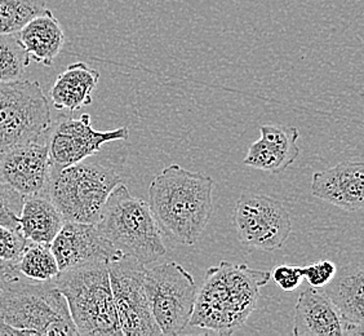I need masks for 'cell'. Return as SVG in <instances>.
Listing matches in <instances>:
<instances>
[{"label":"cell","mask_w":364,"mask_h":336,"mask_svg":"<svg viewBox=\"0 0 364 336\" xmlns=\"http://www.w3.org/2000/svg\"><path fill=\"white\" fill-rule=\"evenodd\" d=\"M52 112L36 80L0 83V152L48 139Z\"/></svg>","instance_id":"cell-7"},{"label":"cell","mask_w":364,"mask_h":336,"mask_svg":"<svg viewBox=\"0 0 364 336\" xmlns=\"http://www.w3.org/2000/svg\"><path fill=\"white\" fill-rule=\"evenodd\" d=\"M25 196L18 191L0 182V225L11 229H18V220L21 215Z\"/></svg>","instance_id":"cell-24"},{"label":"cell","mask_w":364,"mask_h":336,"mask_svg":"<svg viewBox=\"0 0 364 336\" xmlns=\"http://www.w3.org/2000/svg\"><path fill=\"white\" fill-rule=\"evenodd\" d=\"M213 184L210 176L180 164L155 176L147 204L161 231L180 245H196L212 217Z\"/></svg>","instance_id":"cell-1"},{"label":"cell","mask_w":364,"mask_h":336,"mask_svg":"<svg viewBox=\"0 0 364 336\" xmlns=\"http://www.w3.org/2000/svg\"><path fill=\"white\" fill-rule=\"evenodd\" d=\"M259 133L261 137L250 147L243 164L274 175L284 172L300 155L299 130L296 127L264 125L259 127Z\"/></svg>","instance_id":"cell-16"},{"label":"cell","mask_w":364,"mask_h":336,"mask_svg":"<svg viewBox=\"0 0 364 336\" xmlns=\"http://www.w3.org/2000/svg\"><path fill=\"white\" fill-rule=\"evenodd\" d=\"M28 242L21 231L0 225V261L16 266Z\"/></svg>","instance_id":"cell-25"},{"label":"cell","mask_w":364,"mask_h":336,"mask_svg":"<svg viewBox=\"0 0 364 336\" xmlns=\"http://www.w3.org/2000/svg\"><path fill=\"white\" fill-rule=\"evenodd\" d=\"M0 154H1V152H0Z\"/></svg>","instance_id":"cell-29"},{"label":"cell","mask_w":364,"mask_h":336,"mask_svg":"<svg viewBox=\"0 0 364 336\" xmlns=\"http://www.w3.org/2000/svg\"><path fill=\"white\" fill-rule=\"evenodd\" d=\"M20 273L34 280H53L60 274L56 258L50 245L28 242L16 263Z\"/></svg>","instance_id":"cell-21"},{"label":"cell","mask_w":364,"mask_h":336,"mask_svg":"<svg viewBox=\"0 0 364 336\" xmlns=\"http://www.w3.org/2000/svg\"><path fill=\"white\" fill-rule=\"evenodd\" d=\"M294 336H362L345 322L328 296L316 288L304 290L294 308Z\"/></svg>","instance_id":"cell-15"},{"label":"cell","mask_w":364,"mask_h":336,"mask_svg":"<svg viewBox=\"0 0 364 336\" xmlns=\"http://www.w3.org/2000/svg\"><path fill=\"white\" fill-rule=\"evenodd\" d=\"M49 174L48 139L17 145L0 154V182L23 196L46 193Z\"/></svg>","instance_id":"cell-12"},{"label":"cell","mask_w":364,"mask_h":336,"mask_svg":"<svg viewBox=\"0 0 364 336\" xmlns=\"http://www.w3.org/2000/svg\"><path fill=\"white\" fill-rule=\"evenodd\" d=\"M30 65V56L17 33L0 34V83L21 80Z\"/></svg>","instance_id":"cell-22"},{"label":"cell","mask_w":364,"mask_h":336,"mask_svg":"<svg viewBox=\"0 0 364 336\" xmlns=\"http://www.w3.org/2000/svg\"><path fill=\"white\" fill-rule=\"evenodd\" d=\"M232 219L240 243L261 251L279 250L292 231V220L286 206L265 194L243 193L235 204Z\"/></svg>","instance_id":"cell-10"},{"label":"cell","mask_w":364,"mask_h":336,"mask_svg":"<svg viewBox=\"0 0 364 336\" xmlns=\"http://www.w3.org/2000/svg\"><path fill=\"white\" fill-rule=\"evenodd\" d=\"M50 250L60 272L91 263H107L123 255L104 238L96 224L77 221L63 223L50 242Z\"/></svg>","instance_id":"cell-13"},{"label":"cell","mask_w":364,"mask_h":336,"mask_svg":"<svg viewBox=\"0 0 364 336\" xmlns=\"http://www.w3.org/2000/svg\"><path fill=\"white\" fill-rule=\"evenodd\" d=\"M17 36L30 58L44 66L55 63L65 44L63 26L48 8L31 19Z\"/></svg>","instance_id":"cell-19"},{"label":"cell","mask_w":364,"mask_h":336,"mask_svg":"<svg viewBox=\"0 0 364 336\" xmlns=\"http://www.w3.org/2000/svg\"><path fill=\"white\" fill-rule=\"evenodd\" d=\"M274 282L279 286L283 291L291 293L300 286L302 280L300 266H279L274 269L272 273Z\"/></svg>","instance_id":"cell-27"},{"label":"cell","mask_w":364,"mask_h":336,"mask_svg":"<svg viewBox=\"0 0 364 336\" xmlns=\"http://www.w3.org/2000/svg\"><path fill=\"white\" fill-rule=\"evenodd\" d=\"M96 226L115 250L145 266L167 252L149 204L132 196L123 182L107 196Z\"/></svg>","instance_id":"cell-4"},{"label":"cell","mask_w":364,"mask_h":336,"mask_svg":"<svg viewBox=\"0 0 364 336\" xmlns=\"http://www.w3.org/2000/svg\"><path fill=\"white\" fill-rule=\"evenodd\" d=\"M106 264L122 334L127 336L161 335L147 300L145 288L146 266L127 255L110 260Z\"/></svg>","instance_id":"cell-9"},{"label":"cell","mask_w":364,"mask_h":336,"mask_svg":"<svg viewBox=\"0 0 364 336\" xmlns=\"http://www.w3.org/2000/svg\"><path fill=\"white\" fill-rule=\"evenodd\" d=\"M46 9L44 0H0V34L18 33Z\"/></svg>","instance_id":"cell-23"},{"label":"cell","mask_w":364,"mask_h":336,"mask_svg":"<svg viewBox=\"0 0 364 336\" xmlns=\"http://www.w3.org/2000/svg\"><path fill=\"white\" fill-rule=\"evenodd\" d=\"M147 300L161 335H178L189 326L196 307L198 285L191 274L176 261L146 269Z\"/></svg>","instance_id":"cell-8"},{"label":"cell","mask_w":364,"mask_h":336,"mask_svg":"<svg viewBox=\"0 0 364 336\" xmlns=\"http://www.w3.org/2000/svg\"><path fill=\"white\" fill-rule=\"evenodd\" d=\"M311 193L348 212L364 206V163L345 161L313 175Z\"/></svg>","instance_id":"cell-14"},{"label":"cell","mask_w":364,"mask_h":336,"mask_svg":"<svg viewBox=\"0 0 364 336\" xmlns=\"http://www.w3.org/2000/svg\"><path fill=\"white\" fill-rule=\"evenodd\" d=\"M16 269L14 264H9V263H4V261H0V290L3 288L4 282L7 280L9 274L14 272Z\"/></svg>","instance_id":"cell-28"},{"label":"cell","mask_w":364,"mask_h":336,"mask_svg":"<svg viewBox=\"0 0 364 336\" xmlns=\"http://www.w3.org/2000/svg\"><path fill=\"white\" fill-rule=\"evenodd\" d=\"M120 182L112 168L85 159L50 168L47 193L65 221L96 224L107 196Z\"/></svg>","instance_id":"cell-6"},{"label":"cell","mask_w":364,"mask_h":336,"mask_svg":"<svg viewBox=\"0 0 364 336\" xmlns=\"http://www.w3.org/2000/svg\"><path fill=\"white\" fill-rule=\"evenodd\" d=\"M302 278L308 280L310 288H323L336 274V266L329 260H319L309 266H300Z\"/></svg>","instance_id":"cell-26"},{"label":"cell","mask_w":364,"mask_h":336,"mask_svg":"<svg viewBox=\"0 0 364 336\" xmlns=\"http://www.w3.org/2000/svg\"><path fill=\"white\" fill-rule=\"evenodd\" d=\"M343 321L364 334V271L360 264L345 266L323 288Z\"/></svg>","instance_id":"cell-17"},{"label":"cell","mask_w":364,"mask_h":336,"mask_svg":"<svg viewBox=\"0 0 364 336\" xmlns=\"http://www.w3.org/2000/svg\"><path fill=\"white\" fill-rule=\"evenodd\" d=\"M100 73L85 63H74L58 74L49 96L57 110L77 112L91 105L92 93L97 87Z\"/></svg>","instance_id":"cell-18"},{"label":"cell","mask_w":364,"mask_h":336,"mask_svg":"<svg viewBox=\"0 0 364 336\" xmlns=\"http://www.w3.org/2000/svg\"><path fill=\"white\" fill-rule=\"evenodd\" d=\"M272 278V272L250 268L247 264L221 261L205 274L198 288L196 307L189 326L230 335L252 315L259 290Z\"/></svg>","instance_id":"cell-2"},{"label":"cell","mask_w":364,"mask_h":336,"mask_svg":"<svg viewBox=\"0 0 364 336\" xmlns=\"http://www.w3.org/2000/svg\"><path fill=\"white\" fill-rule=\"evenodd\" d=\"M53 282L66 299L79 335H123L106 263H91L63 271Z\"/></svg>","instance_id":"cell-5"},{"label":"cell","mask_w":364,"mask_h":336,"mask_svg":"<svg viewBox=\"0 0 364 336\" xmlns=\"http://www.w3.org/2000/svg\"><path fill=\"white\" fill-rule=\"evenodd\" d=\"M129 131L119 127L112 131H98L92 127L91 115L80 118L63 117L50 127L48 152L50 168H63L97 154L102 145L117 140H128Z\"/></svg>","instance_id":"cell-11"},{"label":"cell","mask_w":364,"mask_h":336,"mask_svg":"<svg viewBox=\"0 0 364 336\" xmlns=\"http://www.w3.org/2000/svg\"><path fill=\"white\" fill-rule=\"evenodd\" d=\"M0 335H79L53 280H34L17 269L0 290Z\"/></svg>","instance_id":"cell-3"},{"label":"cell","mask_w":364,"mask_h":336,"mask_svg":"<svg viewBox=\"0 0 364 336\" xmlns=\"http://www.w3.org/2000/svg\"><path fill=\"white\" fill-rule=\"evenodd\" d=\"M65 219L48 193L25 196L18 229L22 236L33 243L50 245L57 233L63 228Z\"/></svg>","instance_id":"cell-20"}]
</instances>
